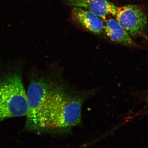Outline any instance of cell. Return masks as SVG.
Here are the masks:
<instances>
[{"mask_svg":"<svg viewBox=\"0 0 148 148\" xmlns=\"http://www.w3.org/2000/svg\"><path fill=\"white\" fill-rule=\"evenodd\" d=\"M73 17L85 29L95 34L104 32L105 24L102 18L89 11L77 7H73Z\"/></svg>","mask_w":148,"mask_h":148,"instance_id":"6","label":"cell"},{"mask_svg":"<svg viewBox=\"0 0 148 148\" xmlns=\"http://www.w3.org/2000/svg\"><path fill=\"white\" fill-rule=\"evenodd\" d=\"M86 93L71 92L60 88L51 97L37 132L66 131L78 125L82 119Z\"/></svg>","mask_w":148,"mask_h":148,"instance_id":"1","label":"cell"},{"mask_svg":"<svg viewBox=\"0 0 148 148\" xmlns=\"http://www.w3.org/2000/svg\"><path fill=\"white\" fill-rule=\"evenodd\" d=\"M73 7L79 8L92 12L103 20L107 16H115L117 7L108 0H66Z\"/></svg>","mask_w":148,"mask_h":148,"instance_id":"5","label":"cell"},{"mask_svg":"<svg viewBox=\"0 0 148 148\" xmlns=\"http://www.w3.org/2000/svg\"><path fill=\"white\" fill-rule=\"evenodd\" d=\"M104 32L107 36L113 42L128 46H135L130 35L113 18L106 20Z\"/></svg>","mask_w":148,"mask_h":148,"instance_id":"7","label":"cell"},{"mask_svg":"<svg viewBox=\"0 0 148 148\" xmlns=\"http://www.w3.org/2000/svg\"><path fill=\"white\" fill-rule=\"evenodd\" d=\"M62 85L45 76H37L30 81L27 91L28 108L25 128L36 132L49 99Z\"/></svg>","mask_w":148,"mask_h":148,"instance_id":"3","label":"cell"},{"mask_svg":"<svg viewBox=\"0 0 148 148\" xmlns=\"http://www.w3.org/2000/svg\"><path fill=\"white\" fill-rule=\"evenodd\" d=\"M27 108V92L21 72L12 70L0 74V122L25 116Z\"/></svg>","mask_w":148,"mask_h":148,"instance_id":"2","label":"cell"},{"mask_svg":"<svg viewBox=\"0 0 148 148\" xmlns=\"http://www.w3.org/2000/svg\"><path fill=\"white\" fill-rule=\"evenodd\" d=\"M115 16L119 24L130 36L141 34L147 27V16L138 6L129 5L117 7Z\"/></svg>","mask_w":148,"mask_h":148,"instance_id":"4","label":"cell"}]
</instances>
